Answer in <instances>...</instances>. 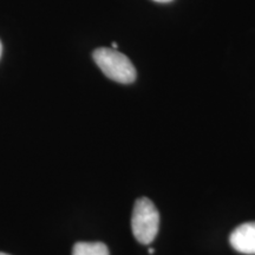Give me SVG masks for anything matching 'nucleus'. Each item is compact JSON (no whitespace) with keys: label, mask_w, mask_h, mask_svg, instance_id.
<instances>
[{"label":"nucleus","mask_w":255,"mask_h":255,"mask_svg":"<svg viewBox=\"0 0 255 255\" xmlns=\"http://www.w3.org/2000/svg\"><path fill=\"white\" fill-rule=\"evenodd\" d=\"M154 1H157V2H170V1H173V0H154Z\"/></svg>","instance_id":"obj_5"},{"label":"nucleus","mask_w":255,"mask_h":255,"mask_svg":"<svg viewBox=\"0 0 255 255\" xmlns=\"http://www.w3.org/2000/svg\"><path fill=\"white\" fill-rule=\"evenodd\" d=\"M72 255H109V250L102 242H77Z\"/></svg>","instance_id":"obj_4"},{"label":"nucleus","mask_w":255,"mask_h":255,"mask_svg":"<svg viewBox=\"0 0 255 255\" xmlns=\"http://www.w3.org/2000/svg\"><path fill=\"white\" fill-rule=\"evenodd\" d=\"M229 242L239 253L255 255V222L244 223L235 228Z\"/></svg>","instance_id":"obj_3"},{"label":"nucleus","mask_w":255,"mask_h":255,"mask_svg":"<svg viewBox=\"0 0 255 255\" xmlns=\"http://www.w3.org/2000/svg\"><path fill=\"white\" fill-rule=\"evenodd\" d=\"M1 52H2V45H1V41H0V56H1Z\"/></svg>","instance_id":"obj_6"},{"label":"nucleus","mask_w":255,"mask_h":255,"mask_svg":"<svg viewBox=\"0 0 255 255\" xmlns=\"http://www.w3.org/2000/svg\"><path fill=\"white\" fill-rule=\"evenodd\" d=\"M94 60L108 78L130 84L136 81V70L127 56L109 47H100L94 52Z\"/></svg>","instance_id":"obj_1"},{"label":"nucleus","mask_w":255,"mask_h":255,"mask_svg":"<svg viewBox=\"0 0 255 255\" xmlns=\"http://www.w3.org/2000/svg\"><path fill=\"white\" fill-rule=\"evenodd\" d=\"M0 255H8V254H5V253H0Z\"/></svg>","instance_id":"obj_8"},{"label":"nucleus","mask_w":255,"mask_h":255,"mask_svg":"<svg viewBox=\"0 0 255 255\" xmlns=\"http://www.w3.org/2000/svg\"><path fill=\"white\" fill-rule=\"evenodd\" d=\"M159 228V214L154 203L146 197L135 202L131 218L133 237L139 244L150 245L155 240Z\"/></svg>","instance_id":"obj_2"},{"label":"nucleus","mask_w":255,"mask_h":255,"mask_svg":"<svg viewBox=\"0 0 255 255\" xmlns=\"http://www.w3.org/2000/svg\"><path fill=\"white\" fill-rule=\"evenodd\" d=\"M154 252H155V250H152V248H149V253L152 254V253H154Z\"/></svg>","instance_id":"obj_7"}]
</instances>
